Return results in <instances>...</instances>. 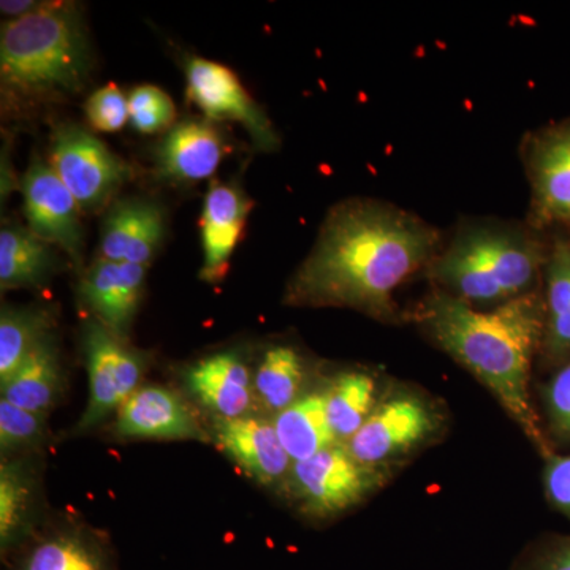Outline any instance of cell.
<instances>
[{
  "mask_svg": "<svg viewBox=\"0 0 570 570\" xmlns=\"http://www.w3.org/2000/svg\"><path fill=\"white\" fill-rule=\"evenodd\" d=\"M307 379L306 360L291 346L265 351L254 374V393L264 407L279 414L302 397Z\"/></svg>",
  "mask_w": 570,
  "mask_h": 570,
  "instance_id": "d4e9b609",
  "label": "cell"
},
{
  "mask_svg": "<svg viewBox=\"0 0 570 570\" xmlns=\"http://www.w3.org/2000/svg\"><path fill=\"white\" fill-rule=\"evenodd\" d=\"M543 490L551 508L570 520V455H551L543 459Z\"/></svg>",
  "mask_w": 570,
  "mask_h": 570,
  "instance_id": "d6a6232c",
  "label": "cell"
},
{
  "mask_svg": "<svg viewBox=\"0 0 570 570\" xmlns=\"http://www.w3.org/2000/svg\"><path fill=\"white\" fill-rule=\"evenodd\" d=\"M414 322L489 390L542 459L554 453L531 397L532 365L546 332L543 294L480 309L434 287L415 307Z\"/></svg>",
  "mask_w": 570,
  "mask_h": 570,
  "instance_id": "7a4b0ae2",
  "label": "cell"
},
{
  "mask_svg": "<svg viewBox=\"0 0 570 570\" xmlns=\"http://www.w3.org/2000/svg\"><path fill=\"white\" fill-rule=\"evenodd\" d=\"M59 258L55 247L22 227L0 232V287H40L55 275Z\"/></svg>",
  "mask_w": 570,
  "mask_h": 570,
  "instance_id": "44dd1931",
  "label": "cell"
},
{
  "mask_svg": "<svg viewBox=\"0 0 570 570\" xmlns=\"http://www.w3.org/2000/svg\"><path fill=\"white\" fill-rule=\"evenodd\" d=\"M186 385L217 419L246 417L254 403V379L236 352H219L200 360L186 373Z\"/></svg>",
  "mask_w": 570,
  "mask_h": 570,
  "instance_id": "2e32d148",
  "label": "cell"
},
{
  "mask_svg": "<svg viewBox=\"0 0 570 570\" xmlns=\"http://www.w3.org/2000/svg\"><path fill=\"white\" fill-rule=\"evenodd\" d=\"M130 122L140 134H157L168 129L176 118L174 100L156 86L135 88L129 96Z\"/></svg>",
  "mask_w": 570,
  "mask_h": 570,
  "instance_id": "f1b7e54d",
  "label": "cell"
},
{
  "mask_svg": "<svg viewBox=\"0 0 570 570\" xmlns=\"http://www.w3.org/2000/svg\"><path fill=\"white\" fill-rule=\"evenodd\" d=\"M326 419L333 436L346 444L355 436L379 404L377 381L365 371L337 374L324 390Z\"/></svg>",
  "mask_w": 570,
  "mask_h": 570,
  "instance_id": "603a6c76",
  "label": "cell"
},
{
  "mask_svg": "<svg viewBox=\"0 0 570 570\" xmlns=\"http://www.w3.org/2000/svg\"><path fill=\"white\" fill-rule=\"evenodd\" d=\"M21 193L29 230L48 245L61 247L80 265L85 246L81 208L51 164L36 157L22 178Z\"/></svg>",
  "mask_w": 570,
  "mask_h": 570,
  "instance_id": "8fae6325",
  "label": "cell"
},
{
  "mask_svg": "<svg viewBox=\"0 0 570 570\" xmlns=\"http://www.w3.org/2000/svg\"><path fill=\"white\" fill-rule=\"evenodd\" d=\"M512 570H570V534H550L531 543Z\"/></svg>",
  "mask_w": 570,
  "mask_h": 570,
  "instance_id": "1f68e13d",
  "label": "cell"
},
{
  "mask_svg": "<svg viewBox=\"0 0 570 570\" xmlns=\"http://www.w3.org/2000/svg\"><path fill=\"white\" fill-rule=\"evenodd\" d=\"M50 164L82 213L102 209L134 176V168L77 124H62L51 137Z\"/></svg>",
  "mask_w": 570,
  "mask_h": 570,
  "instance_id": "52a82bcc",
  "label": "cell"
},
{
  "mask_svg": "<svg viewBox=\"0 0 570 570\" xmlns=\"http://www.w3.org/2000/svg\"><path fill=\"white\" fill-rule=\"evenodd\" d=\"M549 254L531 224L469 220L441 247L425 275L469 305L493 307L538 291Z\"/></svg>",
  "mask_w": 570,
  "mask_h": 570,
  "instance_id": "3957f363",
  "label": "cell"
},
{
  "mask_svg": "<svg viewBox=\"0 0 570 570\" xmlns=\"http://www.w3.org/2000/svg\"><path fill=\"white\" fill-rule=\"evenodd\" d=\"M116 433L156 441H208V434L181 397L157 385L141 387L126 401L118 411Z\"/></svg>",
  "mask_w": 570,
  "mask_h": 570,
  "instance_id": "4fadbf2b",
  "label": "cell"
},
{
  "mask_svg": "<svg viewBox=\"0 0 570 570\" xmlns=\"http://www.w3.org/2000/svg\"><path fill=\"white\" fill-rule=\"evenodd\" d=\"M45 415L0 400V450L2 455L32 449L45 439Z\"/></svg>",
  "mask_w": 570,
  "mask_h": 570,
  "instance_id": "83f0119b",
  "label": "cell"
},
{
  "mask_svg": "<svg viewBox=\"0 0 570 570\" xmlns=\"http://www.w3.org/2000/svg\"><path fill=\"white\" fill-rule=\"evenodd\" d=\"M33 479L20 460L0 466V549L10 553L28 539L32 528Z\"/></svg>",
  "mask_w": 570,
  "mask_h": 570,
  "instance_id": "484cf974",
  "label": "cell"
},
{
  "mask_svg": "<svg viewBox=\"0 0 570 570\" xmlns=\"http://www.w3.org/2000/svg\"><path fill=\"white\" fill-rule=\"evenodd\" d=\"M164 235V212L159 205L142 198L119 200L105 217L100 253L107 261L146 266Z\"/></svg>",
  "mask_w": 570,
  "mask_h": 570,
  "instance_id": "9a60e30c",
  "label": "cell"
},
{
  "mask_svg": "<svg viewBox=\"0 0 570 570\" xmlns=\"http://www.w3.org/2000/svg\"><path fill=\"white\" fill-rule=\"evenodd\" d=\"M214 439L236 466L266 487L287 482L294 461L277 436L275 423L262 417L217 419Z\"/></svg>",
  "mask_w": 570,
  "mask_h": 570,
  "instance_id": "7c38bea8",
  "label": "cell"
},
{
  "mask_svg": "<svg viewBox=\"0 0 570 570\" xmlns=\"http://www.w3.org/2000/svg\"><path fill=\"white\" fill-rule=\"evenodd\" d=\"M45 307H3L0 314V384L9 381L29 355L50 335Z\"/></svg>",
  "mask_w": 570,
  "mask_h": 570,
  "instance_id": "4316f807",
  "label": "cell"
},
{
  "mask_svg": "<svg viewBox=\"0 0 570 570\" xmlns=\"http://www.w3.org/2000/svg\"><path fill=\"white\" fill-rule=\"evenodd\" d=\"M186 77L190 100L208 118L242 124L262 151H275L279 146V137L264 108L228 67L193 58L186 63Z\"/></svg>",
  "mask_w": 570,
  "mask_h": 570,
  "instance_id": "30bf717a",
  "label": "cell"
},
{
  "mask_svg": "<svg viewBox=\"0 0 570 570\" xmlns=\"http://www.w3.org/2000/svg\"><path fill=\"white\" fill-rule=\"evenodd\" d=\"M389 478L390 469L366 466L352 456L346 444L336 442L294 463L285 487L306 515L325 520L355 508Z\"/></svg>",
  "mask_w": 570,
  "mask_h": 570,
  "instance_id": "5b68a950",
  "label": "cell"
},
{
  "mask_svg": "<svg viewBox=\"0 0 570 570\" xmlns=\"http://www.w3.org/2000/svg\"><path fill=\"white\" fill-rule=\"evenodd\" d=\"M442 428L436 404L414 392H397L379 401L346 448L366 466L390 469L438 439Z\"/></svg>",
  "mask_w": 570,
  "mask_h": 570,
  "instance_id": "8992f818",
  "label": "cell"
},
{
  "mask_svg": "<svg viewBox=\"0 0 570 570\" xmlns=\"http://www.w3.org/2000/svg\"><path fill=\"white\" fill-rule=\"evenodd\" d=\"M546 332L542 351L547 362L554 365L570 362V243H551L546 272Z\"/></svg>",
  "mask_w": 570,
  "mask_h": 570,
  "instance_id": "ffe728a7",
  "label": "cell"
},
{
  "mask_svg": "<svg viewBox=\"0 0 570 570\" xmlns=\"http://www.w3.org/2000/svg\"><path fill=\"white\" fill-rule=\"evenodd\" d=\"M82 347L89 374V400L78 430L88 431L119 411L141 389L146 360L99 321L86 324Z\"/></svg>",
  "mask_w": 570,
  "mask_h": 570,
  "instance_id": "ba28073f",
  "label": "cell"
},
{
  "mask_svg": "<svg viewBox=\"0 0 570 570\" xmlns=\"http://www.w3.org/2000/svg\"><path fill=\"white\" fill-rule=\"evenodd\" d=\"M250 212L245 195L227 184H213L205 198L202 216V242L205 262L202 277L217 283L227 273L228 262L234 254Z\"/></svg>",
  "mask_w": 570,
  "mask_h": 570,
  "instance_id": "e0dca14e",
  "label": "cell"
},
{
  "mask_svg": "<svg viewBox=\"0 0 570 570\" xmlns=\"http://www.w3.org/2000/svg\"><path fill=\"white\" fill-rule=\"evenodd\" d=\"M146 266L99 258L81 279V296L96 321L115 335L126 336L145 288Z\"/></svg>",
  "mask_w": 570,
  "mask_h": 570,
  "instance_id": "5bb4252c",
  "label": "cell"
},
{
  "mask_svg": "<svg viewBox=\"0 0 570 570\" xmlns=\"http://www.w3.org/2000/svg\"><path fill=\"white\" fill-rule=\"evenodd\" d=\"M442 246L441 230L417 214L373 198H348L326 214L284 302L347 307L382 324H396L397 288L425 273Z\"/></svg>",
  "mask_w": 570,
  "mask_h": 570,
  "instance_id": "6da1fadb",
  "label": "cell"
},
{
  "mask_svg": "<svg viewBox=\"0 0 570 570\" xmlns=\"http://www.w3.org/2000/svg\"><path fill=\"white\" fill-rule=\"evenodd\" d=\"M224 154L223 138L212 124L189 119L165 135L157 149V168L171 181H202L214 175Z\"/></svg>",
  "mask_w": 570,
  "mask_h": 570,
  "instance_id": "ac0fdd59",
  "label": "cell"
},
{
  "mask_svg": "<svg viewBox=\"0 0 570 570\" xmlns=\"http://www.w3.org/2000/svg\"><path fill=\"white\" fill-rule=\"evenodd\" d=\"M85 112L97 132H118L130 121L129 97L124 96L121 89L110 82L91 94L86 100Z\"/></svg>",
  "mask_w": 570,
  "mask_h": 570,
  "instance_id": "4dcf8cb0",
  "label": "cell"
},
{
  "mask_svg": "<svg viewBox=\"0 0 570 570\" xmlns=\"http://www.w3.org/2000/svg\"><path fill=\"white\" fill-rule=\"evenodd\" d=\"M523 160L531 184L532 227H570V118L528 135Z\"/></svg>",
  "mask_w": 570,
  "mask_h": 570,
  "instance_id": "9c48e42d",
  "label": "cell"
},
{
  "mask_svg": "<svg viewBox=\"0 0 570 570\" xmlns=\"http://www.w3.org/2000/svg\"><path fill=\"white\" fill-rule=\"evenodd\" d=\"M13 570H118L102 540L66 528L51 532L26 551Z\"/></svg>",
  "mask_w": 570,
  "mask_h": 570,
  "instance_id": "d6986e66",
  "label": "cell"
},
{
  "mask_svg": "<svg viewBox=\"0 0 570 570\" xmlns=\"http://www.w3.org/2000/svg\"><path fill=\"white\" fill-rule=\"evenodd\" d=\"M61 363L52 336L26 358L9 381L0 384L3 400L37 414H48L61 393Z\"/></svg>",
  "mask_w": 570,
  "mask_h": 570,
  "instance_id": "7402d4cb",
  "label": "cell"
},
{
  "mask_svg": "<svg viewBox=\"0 0 570 570\" xmlns=\"http://www.w3.org/2000/svg\"><path fill=\"white\" fill-rule=\"evenodd\" d=\"M91 47L78 11L61 3L3 22L0 78L3 91L24 100L58 99L85 89Z\"/></svg>",
  "mask_w": 570,
  "mask_h": 570,
  "instance_id": "277c9868",
  "label": "cell"
},
{
  "mask_svg": "<svg viewBox=\"0 0 570 570\" xmlns=\"http://www.w3.org/2000/svg\"><path fill=\"white\" fill-rule=\"evenodd\" d=\"M273 423L281 444L294 463L311 459L321 450L336 444L326 419L324 392L306 393L279 412Z\"/></svg>",
  "mask_w": 570,
  "mask_h": 570,
  "instance_id": "cb8c5ba5",
  "label": "cell"
},
{
  "mask_svg": "<svg viewBox=\"0 0 570 570\" xmlns=\"http://www.w3.org/2000/svg\"><path fill=\"white\" fill-rule=\"evenodd\" d=\"M542 406L550 439L570 445V362L558 366L543 384Z\"/></svg>",
  "mask_w": 570,
  "mask_h": 570,
  "instance_id": "f546056e",
  "label": "cell"
}]
</instances>
